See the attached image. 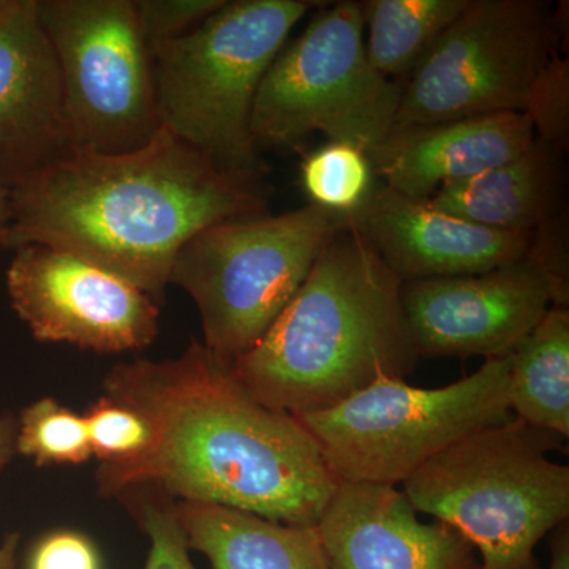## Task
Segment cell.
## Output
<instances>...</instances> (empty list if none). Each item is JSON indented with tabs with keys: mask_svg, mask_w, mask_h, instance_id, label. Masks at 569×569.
I'll list each match as a JSON object with an SVG mask.
<instances>
[{
	"mask_svg": "<svg viewBox=\"0 0 569 569\" xmlns=\"http://www.w3.org/2000/svg\"><path fill=\"white\" fill-rule=\"evenodd\" d=\"M103 395L152 427L148 451L96 471L102 497L152 488L176 501L317 526L340 482L298 418L261 403L201 340L176 358L112 367Z\"/></svg>",
	"mask_w": 569,
	"mask_h": 569,
	"instance_id": "6da1fadb",
	"label": "cell"
},
{
	"mask_svg": "<svg viewBox=\"0 0 569 569\" xmlns=\"http://www.w3.org/2000/svg\"><path fill=\"white\" fill-rule=\"evenodd\" d=\"M264 179L220 170L167 126L126 153L73 151L11 190L6 249L66 250L163 305L179 250L212 224L268 213Z\"/></svg>",
	"mask_w": 569,
	"mask_h": 569,
	"instance_id": "7a4b0ae2",
	"label": "cell"
},
{
	"mask_svg": "<svg viewBox=\"0 0 569 569\" xmlns=\"http://www.w3.org/2000/svg\"><path fill=\"white\" fill-rule=\"evenodd\" d=\"M400 290L376 250L343 228L260 342L231 362L236 377L295 418L339 406L378 378L406 380L419 358Z\"/></svg>",
	"mask_w": 569,
	"mask_h": 569,
	"instance_id": "3957f363",
	"label": "cell"
},
{
	"mask_svg": "<svg viewBox=\"0 0 569 569\" xmlns=\"http://www.w3.org/2000/svg\"><path fill=\"white\" fill-rule=\"evenodd\" d=\"M563 438L511 418L430 459L402 482L411 507L462 535L479 569H541L537 548L569 519Z\"/></svg>",
	"mask_w": 569,
	"mask_h": 569,
	"instance_id": "277c9868",
	"label": "cell"
},
{
	"mask_svg": "<svg viewBox=\"0 0 569 569\" xmlns=\"http://www.w3.org/2000/svg\"><path fill=\"white\" fill-rule=\"evenodd\" d=\"M313 0H227L198 28L149 48L160 118L220 170L263 179L252 112L266 71Z\"/></svg>",
	"mask_w": 569,
	"mask_h": 569,
	"instance_id": "5b68a950",
	"label": "cell"
},
{
	"mask_svg": "<svg viewBox=\"0 0 569 569\" xmlns=\"http://www.w3.org/2000/svg\"><path fill=\"white\" fill-rule=\"evenodd\" d=\"M348 216L307 204L204 228L179 250L170 284L192 298L209 350L228 362L260 342Z\"/></svg>",
	"mask_w": 569,
	"mask_h": 569,
	"instance_id": "8992f818",
	"label": "cell"
},
{
	"mask_svg": "<svg viewBox=\"0 0 569 569\" xmlns=\"http://www.w3.org/2000/svg\"><path fill=\"white\" fill-rule=\"evenodd\" d=\"M511 418L507 356L443 388L381 377L339 406L298 419L337 481L397 488L445 449Z\"/></svg>",
	"mask_w": 569,
	"mask_h": 569,
	"instance_id": "52a82bcc",
	"label": "cell"
},
{
	"mask_svg": "<svg viewBox=\"0 0 569 569\" xmlns=\"http://www.w3.org/2000/svg\"><path fill=\"white\" fill-rule=\"evenodd\" d=\"M359 2L323 3L266 71L252 112L254 144L296 146L313 133L369 156L395 129L402 88L366 54Z\"/></svg>",
	"mask_w": 569,
	"mask_h": 569,
	"instance_id": "ba28073f",
	"label": "cell"
},
{
	"mask_svg": "<svg viewBox=\"0 0 569 569\" xmlns=\"http://www.w3.org/2000/svg\"><path fill=\"white\" fill-rule=\"evenodd\" d=\"M74 151H137L163 126L134 0H37Z\"/></svg>",
	"mask_w": 569,
	"mask_h": 569,
	"instance_id": "9c48e42d",
	"label": "cell"
},
{
	"mask_svg": "<svg viewBox=\"0 0 569 569\" xmlns=\"http://www.w3.org/2000/svg\"><path fill=\"white\" fill-rule=\"evenodd\" d=\"M556 20L539 0H470L402 88L395 129L522 112L553 56Z\"/></svg>",
	"mask_w": 569,
	"mask_h": 569,
	"instance_id": "30bf717a",
	"label": "cell"
},
{
	"mask_svg": "<svg viewBox=\"0 0 569 569\" xmlns=\"http://www.w3.org/2000/svg\"><path fill=\"white\" fill-rule=\"evenodd\" d=\"M7 291L39 342L126 353L159 337V302L122 277L54 247H18Z\"/></svg>",
	"mask_w": 569,
	"mask_h": 569,
	"instance_id": "8fae6325",
	"label": "cell"
},
{
	"mask_svg": "<svg viewBox=\"0 0 569 569\" xmlns=\"http://www.w3.org/2000/svg\"><path fill=\"white\" fill-rule=\"evenodd\" d=\"M408 335L418 358H507L550 307L569 305L561 287L530 252L485 274L403 282Z\"/></svg>",
	"mask_w": 569,
	"mask_h": 569,
	"instance_id": "7c38bea8",
	"label": "cell"
},
{
	"mask_svg": "<svg viewBox=\"0 0 569 569\" xmlns=\"http://www.w3.org/2000/svg\"><path fill=\"white\" fill-rule=\"evenodd\" d=\"M74 151L61 70L37 0L0 17V187L14 190Z\"/></svg>",
	"mask_w": 569,
	"mask_h": 569,
	"instance_id": "4fadbf2b",
	"label": "cell"
},
{
	"mask_svg": "<svg viewBox=\"0 0 569 569\" xmlns=\"http://www.w3.org/2000/svg\"><path fill=\"white\" fill-rule=\"evenodd\" d=\"M348 227L402 283L485 274L518 263L535 234L478 227L387 186H376L365 203L348 213Z\"/></svg>",
	"mask_w": 569,
	"mask_h": 569,
	"instance_id": "5bb4252c",
	"label": "cell"
},
{
	"mask_svg": "<svg viewBox=\"0 0 569 569\" xmlns=\"http://www.w3.org/2000/svg\"><path fill=\"white\" fill-rule=\"evenodd\" d=\"M317 530L329 569H479L462 535L421 522L395 486L340 482Z\"/></svg>",
	"mask_w": 569,
	"mask_h": 569,
	"instance_id": "9a60e30c",
	"label": "cell"
},
{
	"mask_svg": "<svg viewBox=\"0 0 569 569\" xmlns=\"http://www.w3.org/2000/svg\"><path fill=\"white\" fill-rule=\"evenodd\" d=\"M535 140L526 114L500 112L392 130L369 159L383 186L429 200L445 183L516 159Z\"/></svg>",
	"mask_w": 569,
	"mask_h": 569,
	"instance_id": "2e32d148",
	"label": "cell"
},
{
	"mask_svg": "<svg viewBox=\"0 0 569 569\" xmlns=\"http://www.w3.org/2000/svg\"><path fill=\"white\" fill-rule=\"evenodd\" d=\"M559 153L535 140L526 152L471 178L445 183L429 198L441 211L478 227L530 234L556 219Z\"/></svg>",
	"mask_w": 569,
	"mask_h": 569,
	"instance_id": "e0dca14e",
	"label": "cell"
},
{
	"mask_svg": "<svg viewBox=\"0 0 569 569\" xmlns=\"http://www.w3.org/2000/svg\"><path fill=\"white\" fill-rule=\"evenodd\" d=\"M190 550L212 569H329L317 526H291L241 509L178 501Z\"/></svg>",
	"mask_w": 569,
	"mask_h": 569,
	"instance_id": "ac0fdd59",
	"label": "cell"
},
{
	"mask_svg": "<svg viewBox=\"0 0 569 569\" xmlns=\"http://www.w3.org/2000/svg\"><path fill=\"white\" fill-rule=\"evenodd\" d=\"M512 418L569 438V309L550 307L509 355Z\"/></svg>",
	"mask_w": 569,
	"mask_h": 569,
	"instance_id": "d6986e66",
	"label": "cell"
},
{
	"mask_svg": "<svg viewBox=\"0 0 569 569\" xmlns=\"http://www.w3.org/2000/svg\"><path fill=\"white\" fill-rule=\"evenodd\" d=\"M470 0H366V54L385 78L410 73L432 50Z\"/></svg>",
	"mask_w": 569,
	"mask_h": 569,
	"instance_id": "ffe728a7",
	"label": "cell"
},
{
	"mask_svg": "<svg viewBox=\"0 0 569 569\" xmlns=\"http://www.w3.org/2000/svg\"><path fill=\"white\" fill-rule=\"evenodd\" d=\"M373 178L367 152L348 142L328 141L301 164L302 189L310 204L343 216L365 203L376 189Z\"/></svg>",
	"mask_w": 569,
	"mask_h": 569,
	"instance_id": "44dd1931",
	"label": "cell"
},
{
	"mask_svg": "<svg viewBox=\"0 0 569 569\" xmlns=\"http://www.w3.org/2000/svg\"><path fill=\"white\" fill-rule=\"evenodd\" d=\"M17 455L37 467L82 466L92 458L84 417L54 397H41L18 418Z\"/></svg>",
	"mask_w": 569,
	"mask_h": 569,
	"instance_id": "7402d4cb",
	"label": "cell"
},
{
	"mask_svg": "<svg viewBox=\"0 0 569 569\" xmlns=\"http://www.w3.org/2000/svg\"><path fill=\"white\" fill-rule=\"evenodd\" d=\"M127 511L151 542L144 569H197L178 515V501L152 488H133L119 493Z\"/></svg>",
	"mask_w": 569,
	"mask_h": 569,
	"instance_id": "603a6c76",
	"label": "cell"
},
{
	"mask_svg": "<svg viewBox=\"0 0 569 569\" xmlns=\"http://www.w3.org/2000/svg\"><path fill=\"white\" fill-rule=\"evenodd\" d=\"M82 417L92 458L103 466L129 462L151 447L153 436L148 419L121 400L100 396Z\"/></svg>",
	"mask_w": 569,
	"mask_h": 569,
	"instance_id": "cb8c5ba5",
	"label": "cell"
},
{
	"mask_svg": "<svg viewBox=\"0 0 569 569\" xmlns=\"http://www.w3.org/2000/svg\"><path fill=\"white\" fill-rule=\"evenodd\" d=\"M522 114L537 140L563 156L569 138V61L553 54L531 82Z\"/></svg>",
	"mask_w": 569,
	"mask_h": 569,
	"instance_id": "d4e9b609",
	"label": "cell"
},
{
	"mask_svg": "<svg viewBox=\"0 0 569 569\" xmlns=\"http://www.w3.org/2000/svg\"><path fill=\"white\" fill-rule=\"evenodd\" d=\"M227 0H134L148 47L192 32Z\"/></svg>",
	"mask_w": 569,
	"mask_h": 569,
	"instance_id": "484cf974",
	"label": "cell"
},
{
	"mask_svg": "<svg viewBox=\"0 0 569 569\" xmlns=\"http://www.w3.org/2000/svg\"><path fill=\"white\" fill-rule=\"evenodd\" d=\"M31 569H100L99 553L78 531H52L33 550Z\"/></svg>",
	"mask_w": 569,
	"mask_h": 569,
	"instance_id": "4316f807",
	"label": "cell"
},
{
	"mask_svg": "<svg viewBox=\"0 0 569 569\" xmlns=\"http://www.w3.org/2000/svg\"><path fill=\"white\" fill-rule=\"evenodd\" d=\"M17 418L11 415L0 417V471L9 466L10 460L17 455Z\"/></svg>",
	"mask_w": 569,
	"mask_h": 569,
	"instance_id": "83f0119b",
	"label": "cell"
},
{
	"mask_svg": "<svg viewBox=\"0 0 569 569\" xmlns=\"http://www.w3.org/2000/svg\"><path fill=\"white\" fill-rule=\"evenodd\" d=\"M550 537L549 569H569V526L561 523Z\"/></svg>",
	"mask_w": 569,
	"mask_h": 569,
	"instance_id": "f1b7e54d",
	"label": "cell"
},
{
	"mask_svg": "<svg viewBox=\"0 0 569 569\" xmlns=\"http://www.w3.org/2000/svg\"><path fill=\"white\" fill-rule=\"evenodd\" d=\"M20 533L6 535L0 541V569H18V549H20Z\"/></svg>",
	"mask_w": 569,
	"mask_h": 569,
	"instance_id": "f546056e",
	"label": "cell"
},
{
	"mask_svg": "<svg viewBox=\"0 0 569 569\" xmlns=\"http://www.w3.org/2000/svg\"><path fill=\"white\" fill-rule=\"evenodd\" d=\"M11 222L10 190L0 187V252L6 249L7 233Z\"/></svg>",
	"mask_w": 569,
	"mask_h": 569,
	"instance_id": "4dcf8cb0",
	"label": "cell"
},
{
	"mask_svg": "<svg viewBox=\"0 0 569 569\" xmlns=\"http://www.w3.org/2000/svg\"><path fill=\"white\" fill-rule=\"evenodd\" d=\"M11 0H0V17L9 9Z\"/></svg>",
	"mask_w": 569,
	"mask_h": 569,
	"instance_id": "1f68e13d",
	"label": "cell"
}]
</instances>
